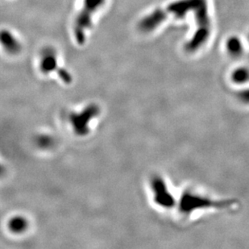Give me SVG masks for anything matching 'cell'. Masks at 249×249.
Wrapping results in <instances>:
<instances>
[{
	"label": "cell",
	"instance_id": "obj_1",
	"mask_svg": "<svg viewBox=\"0 0 249 249\" xmlns=\"http://www.w3.org/2000/svg\"><path fill=\"white\" fill-rule=\"evenodd\" d=\"M105 0H84L83 9L78 15L74 24V37L78 45L86 41L87 31L91 26L92 17L104 4Z\"/></svg>",
	"mask_w": 249,
	"mask_h": 249
},
{
	"label": "cell",
	"instance_id": "obj_8",
	"mask_svg": "<svg viewBox=\"0 0 249 249\" xmlns=\"http://www.w3.org/2000/svg\"><path fill=\"white\" fill-rule=\"evenodd\" d=\"M58 73L60 78H61L65 83H71V81L72 80V78H71V74H70L66 70L60 69L58 71Z\"/></svg>",
	"mask_w": 249,
	"mask_h": 249
},
{
	"label": "cell",
	"instance_id": "obj_2",
	"mask_svg": "<svg viewBox=\"0 0 249 249\" xmlns=\"http://www.w3.org/2000/svg\"><path fill=\"white\" fill-rule=\"evenodd\" d=\"M99 112L95 106H89L82 113L72 115L71 122L76 132L79 135L87 134L88 132V124L92 118H94Z\"/></svg>",
	"mask_w": 249,
	"mask_h": 249
},
{
	"label": "cell",
	"instance_id": "obj_5",
	"mask_svg": "<svg viewBox=\"0 0 249 249\" xmlns=\"http://www.w3.org/2000/svg\"><path fill=\"white\" fill-rule=\"evenodd\" d=\"M1 42L5 50L10 53L15 54L21 50V45L17 38L9 31L2 30L1 33Z\"/></svg>",
	"mask_w": 249,
	"mask_h": 249
},
{
	"label": "cell",
	"instance_id": "obj_3",
	"mask_svg": "<svg viewBox=\"0 0 249 249\" xmlns=\"http://www.w3.org/2000/svg\"><path fill=\"white\" fill-rule=\"evenodd\" d=\"M153 191L155 193L156 202L163 207H170L174 203V199L167 191L164 181L160 178H156L153 182Z\"/></svg>",
	"mask_w": 249,
	"mask_h": 249
},
{
	"label": "cell",
	"instance_id": "obj_4",
	"mask_svg": "<svg viewBox=\"0 0 249 249\" xmlns=\"http://www.w3.org/2000/svg\"><path fill=\"white\" fill-rule=\"evenodd\" d=\"M57 67L56 53L51 48H46L42 53L40 62V70L44 73H49L55 71Z\"/></svg>",
	"mask_w": 249,
	"mask_h": 249
},
{
	"label": "cell",
	"instance_id": "obj_7",
	"mask_svg": "<svg viewBox=\"0 0 249 249\" xmlns=\"http://www.w3.org/2000/svg\"><path fill=\"white\" fill-rule=\"evenodd\" d=\"M228 50L232 53H240V50H241V45L240 42L238 40L235 39H231L230 42H229V45H228Z\"/></svg>",
	"mask_w": 249,
	"mask_h": 249
},
{
	"label": "cell",
	"instance_id": "obj_6",
	"mask_svg": "<svg viewBox=\"0 0 249 249\" xmlns=\"http://www.w3.org/2000/svg\"><path fill=\"white\" fill-rule=\"evenodd\" d=\"M10 227L14 231H21L26 228V222L22 218H16L11 221Z\"/></svg>",
	"mask_w": 249,
	"mask_h": 249
}]
</instances>
